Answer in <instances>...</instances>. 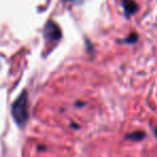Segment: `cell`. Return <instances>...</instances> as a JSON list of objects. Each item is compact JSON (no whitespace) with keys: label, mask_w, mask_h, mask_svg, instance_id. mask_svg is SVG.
Returning <instances> with one entry per match:
<instances>
[{"label":"cell","mask_w":157,"mask_h":157,"mask_svg":"<svg viewBox=\"0 0 157 157\" xmlns=\"http://www.w3.org/2000/svg\"><path fill=\"white\" fill-rule=\"evenodd\" d=\"M11 114L14 122L17 126L24 127L29 118L28 109V95L26 90H23L22 94L17 97L11 107Z\"/></svg>","instance_id":"1"},{"label":"cell","mask_w":157,"mask_h":157,"mask_svg":"<svg viewBox=\"0 0 157 157\" xmlns=\"http://www.w3.org/2000/svg\"><path fill=\"white\" fill-rule=\"evenodd\" d=\"M44 38L48 43L57 42L61 38V30L56 23L48 21L44 27Z\"/></svg>","instance_id":"2"},{"label":"cell","mask_w":157,"mask_h":157,"mask_svg":"<svg viewBox=\"0 0 157 157\" xmlns=\"http://www.w3.org/2000/svg\"><path fill=\"white\" fill-rule=\"evenodd\" d=\"M122 3L127 16L132 15L138 11V5L135 0H122Z\"/></svg>","instance_id":"3"},{"label":"cell","mask_w":157,"mask_h":157,"mask_svg":"<svg viewBox=\"0 0 157 157\" xmlns=\"http://www.w3.org/2000/svg\"><path fill=\"white\" fill-rule=\"evenodd\" d=\"M144 137H145L144 131L138 130V131H133V132L128 133V135L126 136V139L127 140H133V141H140V140H142Z\"/></svg>","instance_id":"4"},{"label":"cell","mask_w":157,"mask_h":157,"mask_svg":"<svg viewBox=\"0 0 157 157\" xmlns=\"http://www.w3.org/2000/svg\"><path fill=\"white\" fill-rule=\"evenodd\" d=\"M137 40H138V35L135 33H132L129 35V37L127 38L126 40H124V42L125 43H135Z\"/></svg>","instance_id":"5"},{"label":"cell","mask_w":157,"mask_h":157,"mask_svg":"<svg viewBox=\"0 0 157 157\" xmlns=\"http://www.w3.org/2000/svg\"><path fill=\"white\" fill-rule=\"evenodd\" d=\"M155 136H156V137H157V127H156V128H155Z\"/></svg>","instance_id":"6"}]
</instances>
